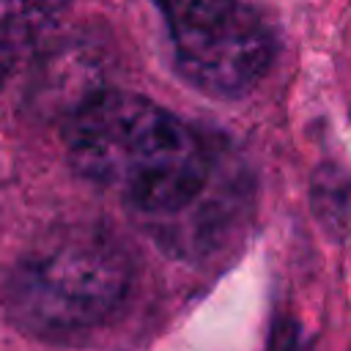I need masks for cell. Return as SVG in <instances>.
<instances>
[{"label":"cell","instance_id":"cell-4","mask_svg":"<svg viewBox=\"0 0 351 351\" xmlns=\"http://www.w3.org/2000/svg\"><path fill=\"white\" fill-rule=\"evenodd\" d=\"M71 0H0V93L33 60Z\"/></svg>","mask_w":351,"mask_h":351},{"label":"cell","instance_id":"cell-3","mask_svg":"<svg viewBox=\"0 0 351 351\" xmlns=\"http://www.w3.org/2000/svg\"><path fill=\"white\" fill-rule=\"evenodd\" d=\"M167 27L178 74L211 96L252 90L274 60V36L244 0H151Z\"/></svg>","mask_w":351,"mask_h":351},{"label":"cell","instance_id":"cell-1","mask_svg":"<svg viewBox=\"0 0 351 351\" xmlns=\"http://www.w3.org/2000/svg\"><path fill=\"white\" fill-rule=\"evenodd\" d=\"M63 145L77 176L145 217L186 211L211 178L195 129L126 90L99 88L77 101L66 115Z\"/></svg>","mask_w":351,"mask_h":351},{"label":"cell","instance_id":"cell-2","mask_svg":"<svg viewBox=\"0 0 351 351\" xmlns=\"http://www.w3.org/2000/svg\"><path fill=\"white\" fill-rule=\"evenodd\" d=\"M132 258L99 228H66L30 247L3 291L8 321L30 337L104 324L129 296Z\"/></svg>","mask_w":351,"mask_h":351}]
</instances>
